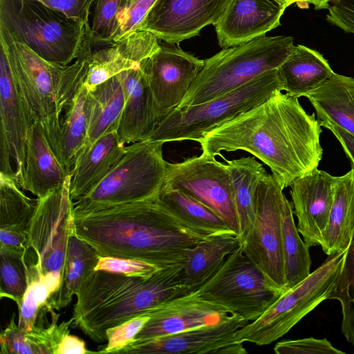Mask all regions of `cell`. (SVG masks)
<instances>
[{"mask_svg": "<svg viewBox=\"0 0 354 354\" xmlns=\"http://www.w3.org/2000/svg\"><path fill=\"white\" fill-rule=\"evenodd\" d=\"M293 214L292 203L285 196L282 203L281 217L287 289L298 284L310 274V246L300 237Z\"/></svg>", "mask_w": 354, "mask_h": 354, "instance_id": "35", "label": "cell"}, {"mask_svg": "<svg viewBox=\"0 0 354 354\" xmlns=\"http://www.w3.org/2000/svg\"><path fill=\"white\" fill-rule=\"evenodd\" d=\"M354 228V169L337 176L328 222L320 245L328 256L348 247Z\"/></svg>", "mask_w": 354, "mask_h": 354, "instance_id": "31", "label": "cell"}, {"mask_svg": "<svg viewBox=\"0 0 354 354\" xmlns=\"http://www.w3.org/2000/svg\"><path fill=\"white\" fill-rule=\"evenodd\" d=\"M283 190L272 174L267 173L261 178L257 187L254 223L241 244L243 252L281 292L287 290L281 217Z\"/></svg>", "mask_w": 354, "mask_h": 354, "instance_id": "12", "label": "cell"}, {"mask_svg": "<svg viewBox=\"0 0 354 354\" xmlns=\"http://www.w3.org/2000/svg\"><path fill=\"white\" fill-rule=\"evenodd\" d=\"M126 149L118 131H113L82 151L71 171L72 200L77 201L90 192L122 158Z\"/></svg>", "mask_w": 354, "mask_h": 354, "instance_id": "24", "label": "cell"}, {"mask_svg": "<svg viewBox=\"0 0 354 354\" xmlns=\"http://www.w3.org/2000/svg\"><path fill=\"white\" fill-rule=\"evenodd\" d=\"M158 38L137 30L119 40L91 48L87 55L88 69L84 85L92 89L117 74L139 66L160 47Z\"/></svg>", "mask_w": 354, "mask_h": 354, "instance_id": "21", "label": "cell"}, {"mask_svg": "<svg viewBox=\"0 0 354 354\" xmlns=\"http://www.w3.org/2000/svg\"><path fill=\"white\" fill-rule=\"evenodd\" d=\"M130 0H95L87 35L92 46L113 42L120 17Z\"/></svg>", "mask_w": 354, "mask_h": 354, "instance_id": "39", "label": "cell"}, {"mask_svg": "<svg viewBox=\"0 0 354 354\" xmlns=\"http://www.w3.org/2000/svg\"><path fill=\"white\" fill-rule=\"evenodd\" d=\"M328 299L340 303L342 331L347 342L354 346V228L341 271Z\"/></svg>", "mask_w": 354, "mask_h": 354, "instance_id": "37", "label": "cell"}, {"mask_svg": "<svg viewBox=\"0 0 354 354\" xmlns=\"http://www.w3.org/2000/svg\"><path fill=\"white\" fill-rule=\"evenodd\" d=\"M326 21L348 33L354 34V0H339L330 4Z\"/></svg>", "mask_w": 354, "mask_h": 354, "instance_id": "44", "label": "cell"}, {"mask_svg": "<svg viewBox=\"0 0 354 354\" xmlns=\"http://www.w3.org/2000/svg\"><path fill=\"white\" fill-rule=\"evenodd\" d=\"M290 36H263L223 48L204 60V66L176 108L198 104L234 90L278 68L294 48Z\"/></svg>", "mask_w": 354, "mask_h": 354, "instance_id": "7", "label": "cell"}, {"mask_svg": "<svg viewBox=\"0 0 354 354\" xmlns=\"http://www.w3.org/2000/svg\"><path fill=\"white\" fill-rule=\"evenodd\" d=\"M149 319V316L141 315L133 317L106 332L107 344L98 353H117L122 348L135 339Z\"/></svg>", "mask_w": 354, "mask_h": 354, "instance_id": "40", "label": "cell"}, {"mask_svg": "<svg viewBox=\"0 0 354 354\" xmlns=\"http://www.w3.org/2000/svg\"><path fill=\"white\" fill-rule=\"evenodd\" d=\"M283 91L277 69L207 102L174 108L161 120L148 139L198 142L216 127L258 106L276 91Z\"/></svg>", "mask_w": 354, "mask_h": 354, "instance_id": "8", "label": "cell"}, {"mask_svg": "<svg viewBox=\"0 0 354 354\" xmlns=\"http://www.w3.org/2000/svg\"><path fill=\"white\" fill-rule=\"evenodd\" d=\"M89 26L37 0H0V28L54 64L77 59Z\"/></svg>", "mask_w": 354, "mask_h": 354, "instance_id": "5", "label": "cell"}, {"mask_svg": "<svg viewBox=\"0 0 354 354\" xmlns=\"http://www.w3.org/2000/svg\"><path fill=\"white\" fill-rule=\"evenodd\" d=\"M69 353L88 354L98 353V352L88 351L82 339L75 335L68 334L60 343L57 354Z\"/></svg>", "mask_w": 354, "mask_h": 354, "instance_id": "47", "label": "cell"}, {"mask_svg": "<svg viewBox=\"0 0 354 354\" xmlns=\"http://www.w3.org/2000/svg\"><path fill=\"white\" fill-rule=\"evenodd\" d=\"M164 142L147 139L127 147L122 158L86 195L74 202V213H81L158 196L167 162Z\"/></svg>", "mask_w": 354, "mask_h": 354, "instance_id": "9", "label": "cell"}, {"mask_svg": "<svg viewBox=\"0 0 354 354\" xmlns=\"http://www.w3.org/2000/svg\"><path fill=\"white\" fill-rule=\"evenodd\" d=\"M337 176L314 169L290 185L297 230L310 246L320 245L333 201Z\"/></svg>", "mask_w": 354, "mask_h": 354, "instance_id": "18", "label": "cell"}, {"mask_svg": "<svg viewBox=\"0 0 354 354\" xmlns=\"http://www.w3.org/2000/svg\"><path fill=\"white\" fill-rule=\"evenodd\" d=\"M346 252V250L329 255L307 278L282 292L257 319L239 330L236 342L266 346L288 333L303 317L328 299Z\"/></svg>", "mask_w": 354, "mask_h": 354, "instance_id": "10", "label": "cell"}, {"mask_svg": "<svg viewBox=\"0 0 354 354\" xmlns=\"http://www.w3.org/2000/svg\"><path fill=\"white\" fill-rule=\"evenodd\" d=\"M321 126L330 130L342 145L354 169V135L328 121H319Z\"/></svg>", "mask_w": 354, "mask_h": 354, "instance_id": "46", "label": "cell"}, {"mask_svg": "<svg viewBox=\"0 0 354 354\" xmlns=\"http://www.w3.org/2000/svg\"><path fill=\"white\" fill-rule=\"evenodd\" d=\"M205 300L229 315L257 319L283 292L274 287L243 251H233L218 271L198 290Z\"/></svg>", "mask_w": 354, "mask_h": 354, "instance_id": "11", "label": "cell"}, {"mask_svg": "<svg viewBox=\"0 0 354 354\" xmlns=\"http://www.w3.org/2000/svg\"><path fill=\"white\" fill-rule=\"evenodd\" d=\"M230 0H156L138 30L151 32L169 44L198 35L214 24Z\"/></svg>", "mask_w": 354, "mask_h": 354, "instance_id": "17", "label": "cell"}, {"mask_svg": "<svg viewBox=\"0 0 354 354\" xmlns=\"http://www.w3.org/2000/svg\"><path fill=\"white\" fill-rule=\"evenodd\" d=\"M182 265L160 268L148 277L93 270L76 295L74 326L95 342L106 341L107 329L186 295Z\"/></svg>", "mask_w": 354, "mask_h": 354, "instance_id": "3", "label": "cell"}, {"mask_svg": "<svg viewBox=\"0 0 354 354\" xmlns=\"http://www.w3.org/2000/svg\"><path fill=\"white\" fill-rule=\"evenodd\" d=\"M0 47L32 123L37 122L59 159L62 114L84 84L88 62L80 55L66 66L50 63L0 28Z\"/></svg>", "mask_w": 354, "mask_h": 354, "instance_id": "4", "label": "cell"}, {"mask_svg": "<svg viewBox=\"0 0 354 354\" xmlns=\"http://www.w3.org/2000/svg\"><path fill=\"white\" fill-rule=\"evenodd\" d=\"M149 319L135 339L155 338L216 323L229 314L204 299L198 290L167 301L146 312Z\"/></svg>", "mask_w": 354, "mask_h": 354, "instance_id": "19", "label": "cell"}, {"mask_svg": "<svg viewBox=\"0 0 354 354\" xmlns=\"http://www.w3.org/2000/svg\"><path fill=\"white\" fill-rule=\"evenodd\" d=\"M284 8H288L292 3H295L297 0H274Z\"/></svg>", "mask_w": 354, "mask_h": 354, "instance_id": "49", "label": "cell"}, {"mask_svg": "<svg viewBox=\"0 0 354 354\" xmlns=\"http://www.w3.org/2000/svg\"><path fill=\"white\" fill-rule=\"evenodd\" d=\"M286 8L274 0H230L214 24L219 46L245 44L280 25Z\"/></svg>", "mask_w": 354, "mask_h": 354, "instance_id": "20", "label": "cell"}, {"mask_svg": "<svg viewBox=\"0 0 354 354\" xmlns=\"http://www.w3.org/2000/svg\"><path fill=\"white\" fill-rule=\"evenodd\" d=\"M124 103V88L117 75L95 88L88 89L86 101L87 135L82 151L88 148L103 135L118 131Z\"/></svg>", "mask_w": 354, "mask_h": 354, "instance_id": "28", "label": "cell"}, {"mask_svg": "<svg viewBox=\"0 0 354 354\" xmlns=\"http://www.w3.org/2000/svg\"><path fill=\"white\" fill-rule=\"evenodd\" d=\"M125 103L118 133L124 144L149 138L159 121L147 73L142 65L117 74Z\"/></svg>", "mask_w": 354, "mask_h": 354, "instance_id": "22", "label": "cell"}, {"mask_svg": "<svg viewBox=\"0 0 354 354\" xmlns=\"http://www.w3.org/2000/svg\"><path fill=\"white\" fill-rule=\"evenodd\" d=\"M241 244L238 234L227 233L207 236L189 249L180 271L185 293L199 290Z\"/></svg>", "mask_w": 354, "mask_h": 354, "instance_id": "26", "label": "cell"}, {"mask_svg": "<svg viewBox=\"0 0 354 354\" xmlns=\"http://www.w3.org/2000/svg\"><path fill=\"white\" fill-rule=\"evenodd\" d=\"M158 198L174 215L197 232L206 236L235 233L214 211L180 190H160Z\"/></svg>", "mask_w": 354, "mask_h": 354, "instance_id": "33", "label": "cell"}, {"mask_svg": "<svg viewBox=\"0 0 354 354\" xmlns=\"http://www.w3.org/2000/svg\"><path fill=\"white\" fill-rule=\"evenodd\" d=\"M51 317L52 321L48 326H36L30 331H21L13 313L7 327L1 333V353L57 354L62 339L70 333L69 327L73 321L71 317L68 321L57 324L59 314Z\"/></svg>", "mask_w": 354, "mask_h": 354, "instance_id": "30", "label": "cell"}, {"mask_svg": "<svg viewBox=\"0 0 354 354\" xmlns=\"http://www.w3.org/2000/svg\"><path fill=\"white\" fill-rule=\"evenodd\" d=\"M99 258L95 249L80 238L74 230L69 237L63 280L55 299L54 310H59L71 302L85 278L95 270Z\"/></svg>", "mask_w": 354, "mask_h": 354, "instance_id": "34", "label": "cell"}, {"mask_svg": "<svg viewBox=\"0 0 354 354\" xmlns=\"http://www.w3.org/2000/svg\"><path fill=\"white\" fill-rule=\"evenodd\" d=\"M71 175L53 151L41 126L34 122L27 138L26 168L19 187L42 198Z\"/></svg>", "mask_w": 354, "mask_h": 354, "instance_id": "23", "label": "cell"}, {"mask_svg": "<svg viewBox=\"0 0 354 354\" xmlns=\"http://www.w3.org/2000/svg\"><path fill=\"white\" fill-rule=\"evenodd\" d=\"M160 268H162L140 260L100 256L95 270L128 276L148 277Z\"/></svg>", "mask_w": 354, "mask_h": 354, "instance_id": "41", "label": "cell"}, {"mask_svg": "<svg viewBox=\"0 0 354 354\" xmlns=\"http://www.w3.org/2000/svg\"><path fill=\"white\" fill-rule=\"evenodd\" d=\"M249 321L236 315L183 332L147 339H134L119 354H245L242 342L235 340L236 333Z\"/></svg>", "mask_w": 354, "mask_h": 354, "instance_id": "14", "label": "cell"}, {"mask_svg": "<svg viewBox=\"0 0 354 354\" xmlns=\"http://www.w3.org/2000/svg\"><path fill=\"white\" fill-rule=\"evenodd\" d=\"M277 71L283 91L296 98L315 90L335 73L321 53L300 44L294 46Z\"/></svg>", "mask_w": 354, "mask_h": 354, "instance_id": "27", "label": "cell"}, {"mask_svg": "<svg viewBox=\"0 0 354 354\" xmlns=\"http://www.w3.org/2000/svg\"><path fill=\"white\" fill-rule=\"evenodd\" d=\"M156 1V0H130L126 9L120 17L118 29L113 41L137 31Z\"/></svg>", "mask_w": 354, "mask_h": 354, "instance_id": "43", "label": "cell"}, {"mask_svg": "<svg viewBox=\"0 0 354 354\" xmlns=\"http://www.w3.org/2000/svg\"><path fill=\"white\" fill-rule=\"evenodd\" d=\"M87 93L88 89L83 84L68 105L62 119L59 160L71 174L86 138Z\"/></svg>", "mask_w": 354, "mask_h": 354, "instance_id": "36", "label": "cell"}, {"mask_svg": "<svg viewBox=\"0 0 354 354\" xmlns=\"http://www.w3.org/2000/svg\"><path fill=\"white\" fill-rule=\"evenodd\" d=\"M315 113L298 98L276 90L258 106L207 133L198 143L203 153L243 150L266 165L282 188L315 169L322 160V132Z\"/></svg>", "mask_w": 354, "mask_h": 354, "instance_id": "1", "label": "cell"}, {"mask_svg": "<svg viewBox=\"0 0 354 354\" xmlns=\"http://www.w3.org/2000/svg\"><path fill=\"white\" fill-rule=\"evenodd\" d=\"M274 352L277 354H345L326 339L313 337L280 341L274 345Z\"/></svg>", "mask_w": 354, "mask_h": 354, "instance_id": "42", "label": "cell"}, {"mask_svg": "<svg viewBox=\"0 0 354 354\" xmlns=\"http://www.w3.org/2000/svg\"><path fill=\"white\" fill-rule=\"evenodd\" d=\"M230 174L232 194L240 226L242 241L250 230L256 211L259 183L267 174L262 164L253 157H242L232 160L222 157Z\"/></svg>", "mask_w": 354, "mask_h": 354, "instance_id": "32", "label": "cell"}, {"mask_svg": "<svg viewBox=\"0 0 354 354\" xmlns=\"http://www.w3.org/2000/svg\"><path fill=\"white\" fill-rule=\"evenodd\" d=\"M47 6L58 10L67 16L89 24L91 9L95 0H37ZM90 25V24H89Z\"/></svg>", "mask_w": 354, "mask_h": 354, "instance_id": "45", "label": "cell"}, {"mask_svg": "<svg viewBox=\"0 0 354 354\" xmlns=\"http://www.w3.org/2000/svg\"><path fill=\"white\" fill-rule=\"evenodd\" d=\"M32 124L0 50V172L14 178L19 186L25 172L27 138Z\"/></svg>", "mask_w": 354, "mask_h": 354, "instance_id": "16", "label": "cell"}, {"mask_svg": "<svg viewBox=\"0 0 354 354\" xmlns=\"http://www.w3.org/2000/svg\"><path fill=\"white\" fill-rule=\"evenodd\" d=\"M141 64L147 75L160 122L185 97L202 70L204 60L179 46L160 45L153 55Z\"/></svg>", "mask_w": 354, "mask_h": 354, "instance_id": "15", "label": "cell"}, {"mask_svg": "<svg viewBox=\"0 0 354 354\" xmlns=\"http://www.w3.org/2000/svg\"><path fill=\"white\" fill-rule=\"evenodd\" d=\"M75 234L100 256L132 259L159 268L181 265L207 236L196 232L154 198L74 213Z\"/></svg>", "mask_w": 354, "mask_h": 354, "instance_id": "2", "label": "cell"}, {"mask_svg": "<svg viewBox=\"0 0 354 354\" xmlns=\"http://www.w3.org/2000/svg\"><path fill=\"white\" fill-rule=\"evenodd\" d=\"M25 253L0 248V295L19 308L29 285Z\"/></svg>", "mask_w": 354, "mask_h": 354, "instance_id": "38", "label": "cell"}, {"mask_svg": "<svg viewBox=\"0 0 354 354\" xmlns=\"http://www.w3.org/2000/svg\"><path fill=\"white\" fill-rule=\"evenodd\" d=\"M339 0H297L296 3L299 7L302 8L303 5L313 4L315 9L322 10L327 9L330 2L337 1Z\"/></svg>", "mask_w": 354, "mask_h": 354, "instance_id": "48", "label": "cell"}, {"mask_svg": "<svg viewBox=\"0 0 354 354\" xmlns=\"http://www.w3.org/2000/svg\"><path fill=\"white\" fill-rule=\"evenodd\" d=\"M21 189L14 178L0 172V248L25 253L37 198Z\"/></svg>", "mask_w": 354, "mask_h": 354, "instance_id": "25", "label": "cell"}, {"mask_svg": "<svg viewBox=\"0 0 354 354\" xmlns=\"http://www.w3.org/2000/svg\"><path fill=\"white\" fill-rule=\"evenodd\" d=\"M165 189H178L194 198L221 217L239 236L228 167L215 156L203 152L180 162H167L160 190Z\"/></svg>", "mask_w": 354, "mask_h": 354, "instance_id": "13", "label": "cell"}, {"mask_svg": "<svg viewBox=\"0 0 354 354\" xmlns=\"http://www.w3.org/2000/svg\"><path fill=\"white\" fill-rule=\"evenodd\" d=\"M71 178V174L62 186L37 198L24 256L29 282L39 283L46 288L53 310L63 280L69 237L74 231Z\"/></svg>", "mask_w": 354, "mask_h": 354, "instance_id": "6", "label": "cell"}, {"mask_svg": "<svg viewBox=\"0 0 354 354\" xmlns=\"http://www.w3.org/2000/svg\"><path fill=\"white\" fill-rule=\"evenodd\" d=\"M319 121H328L354 135V78L334 73L304 95Z\"/></svg>", "mask_w": 354, "mask_h": 354, "instance_id": "29", "label": "cell"}]
</instances>
